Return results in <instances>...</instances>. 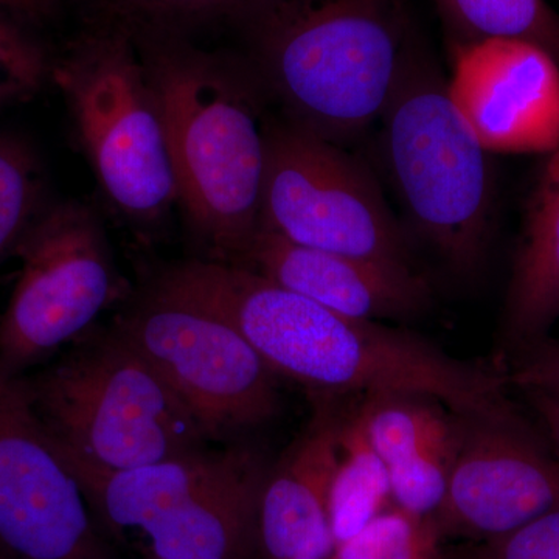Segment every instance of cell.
Returning <instances> with one entry per match:
<instances>
[{"label": "cell", "mask_w": 559, "mask_h": 559, "mask_svg": "<svg viewBox=\"0 0 559 559\" xmlns=\"http://www.w3.org/2000/svg\"><path fill=\"white\" fill-rule=\"evenodd\" d=\"M11 255L20 272L0 316V364L22 374L90 329L120 285L102 221L83 202L47 204Z\"/></svg>", "instance_id": "cell-9"}, {"label": "cell", "mask_w": 559, "mask_h": 559, "mask_svg": "<svg viewBox=\"0 0 559 559\" xmlns=\"http://www.w3.org/2000/svg\"><path fill=\"white\" fill-rule=\"evenodd\" d=\"M359 414L371 448L388 468L426 450L465 418L436 396L414 392L359 396Z\"/></svg>", "instance_id": "cell-19"}, {"label": "cell", "mask_w": 559, "mask_h": 559, "mask_svg": "<svg viewBox=\"0 0 559 559\" xmlns=\"http://www.w3.org/2000/svg\"><path fill=\"white\" fill-rule=\"evenodd\" d=\"M153 559H156V558H153Z\"/></svg>", "instance_id": "cell-31"}, {"label": "cell", "mask_w": 559, "mask_h": 559, "mask_svg": "<svg viewBox=\"0 0 559 559\" xmlns=\"http://www.w3.org/2000/svg\"><path fill=\"white\" fill-rule=\"evenodd\" d=\"M227 21L289 123L341 146L380 121L419 40L403 0H242Z\"/></svg>", "instance_id": "cell-2"}, {"label": "cell", "mask_w": 559, "mask_h": 559, "mask_svg": "<svg viewBox=\"0 0 559 559\" xmlns=\"http://www.w3.org/2000/svg\"><path fill=\"white\" fill-rule=\"evenodd\" d=\"M209 307L277 377L319 396L414 392L436 396L463 417L518 414L502 374L452 358L411 331L331 311L257 272L224 271Z\"/></svg>", "instance_id": "cell-1"}, {"label": "cell", "mask_w": 559, "mask_h": 559, "mask_svg": "<svg viewBox=\"0 0 559 559\" xmlns=\"http://www.w3.org/2000/svg\"><path fill=\"white\" fill-rule=\"evenodd\" d=\"M378 123L382 159L412 229L455 274H476L495 213L489 151L421 40L407 53Z\"/></svg>", "instance_id": "cell-4"}, {"label": "cell", "mask_w": 559, "mask_h": 559, "mask_svg": "<svg viewBox=\"0 0 559 559\" xmlns=\"http://www.w3.org/2000/svg\"><path fill=\"white\" fill-rule=\"evenodd\" d=\"M454 44L524 39L559 62V16L546 0H437Z\"/></svg>", "instance_id": "cell-20"}, {"label": "cell", "mask_w": 559, "mask_h": 559, "mask_svg": "<svg viewBox=\"0 0 559 559\" xmlns=\"http://www.w3.org/2000/svg\"><path fill=\"white\" fill-rule=\"evenodd\" d=\"M452 100L489 153L559 146V62L524 39L454 44Z\"/></svg>", "instance_id": "cell-12"}, {"label": "cell", "mask_w": 559, "mask_h": 559, "mask_svg": "<svg viewBox=\"0 0 559 559\" xmlns=\"http://www.w3.org/2000/svg\"><path fill=\"white\" fill-rule=\"evenodd\" d=\"M240 447L202 450L153 465L100 471L68 463L79 479L92 513L109 532H143L151 522L176 509L190 495L230 468Z\"/></svg>", "instance_id": "cell-17"}, {"label": "cell", "mask_w": 559, "mask_h": 559, "mask_svg": "<svg viewBox=\"0 0 559 559\" xmlns=\"http://www.w3.org/2000/svg\"><path fill=\"white\" fill-rule=\"evenodd\" d=\"M496 559H559V509L498 538Z\"/></svg>", "instance_id": "cell-27"}, {"label": "cell", "mask_w": 559, "mask_h": 559, "mask_svg": "<svg viewBox=\"0 0 559 559\" xmlns=\"http://www.w3.org/2000/svg\"><path fill=\"white\" fill-rule=\"evenodd\" d=\"M559 319V146L549 153L525 209L503 337L514 353L546 340Z\"/></svg>", "instance_id": "cell-16"}, {"label": "cell", "mask_w": 559, "mask_h": 559, "mask_svg": "<svg viewBox=\"0 0 559 559\" xmlns=\"http://www.w3.org/2000/svg\"><path fill=\"white\" fill-rule=\"evenodd\" d=\"M43 165L35 150L14 135L0 134V261L46 207Z\"/></svg>", "instance_id": "cell-21"}, {"label": "cell", "mask_w": 559, "mask_h": 559, "mask_svg": "<svg viewBox=\"0 0 559 559\" xmlns=\"http://www.w3.org/2000/svg\"><path fill=\"white\" fill-rule=\"evenodd\" d=\"M260 230L294 245L414 267L380 183L345 146L296 124H266Z\"/></svg>", "instance_id": "cell-7"}, {"label": "cell", "mask_w": 559, "mask_h": 559, "mask_svg": "<svg viewBox=\"0 0 559 559\" xmlns=\"http://www.w3.org/2000/svg\"><path fill=\"white\" fill-rule=\"evenodd\" d=\"M389 498L388 466L367 439L359 396H348L347 404L340 403L337 465L330 491V522L337 546L377 518Z\"/></svg>", "instance_id": "cell-18"}, {"label": "cell", "mask_w": 559, "mask_h": 559, "mask_svg": "<svg viewBox=\"0 0 559 559\" xmlns=\"http://www.w3.org/2000/svg\"><path fill=\"white\" fill-rule=\"evenodd\" d=\"M0 559H16V558L10 557L9 554H5V551L0 550Z\"/></svg>", "instance_id": "cell-30"}, {"label": "cell", "mask_w": 559, "mask_h": 559, "mask_svg": "<svg viewBox=\"0 0 559 559\" xmlns=\"http://www.w3.org/2000/svg\"><path fill=\"white\" fill-rule=\"evenodd\" d=\"M555 509H559V457L520 412L506 418H466L439 509L447 520L498 539Z\"/></svg>", "instance_id": "cell-11"}, {"label": "cell", "mask_w": 559, "mask_h": 559, "mask_svg": "<svg viewBox=\"0 0 559 559\" xmlns=\"http://www.w3.org/2000/svg\"><path fill=\"white\" fill-rule=\"evenodd\" d=\"M407 511L378 514L353 538L337 546L336 559H423L426 536Z\"/></svg>", "instance_id": "cell-25"}, {"label": "cell", "mask_w": 559, "mask_h": 559, "mask_svg": "<svg viewBox=\"0 0 559 559\" xmlns=\"http://www.w3.org/2000/svg\"><path fill=\"white\" fill-rule=\"evenodd\" d=\"M209 440L259 428L278 414L277 374L226 320L151 286L117 319Z\"/></svg>", "instance_id": "cell-8"}, {"label": "cell", "mask_w": 559, "mask_h": 559, "mask_svg": "<svg viewBox=\"0 0 559 559\" xmlns=\"http://www.w3.org/2000/svg\"><path fill=\"white\" fill-rule=\"evenodd\" d=\"M17 21L0 9V109L35 97L51 79L53 62Z\"/></svg>", "instance_id": "cell-24"}, {"label": "cell", "mask_w": 559, "mask_h": 559, "mask_svg": "<svg viewBox=\"0 0 559 559\" xmlns=\"http://www.w3.org/2000/svg\"><path fill=\"white\" fill-rule=\"evenodd\" d=\"M0 550L16 559H112L22 374L0 364Z\"/></svg>", "instance_id": "cell-10"}, {"label": "cell", "mask_w": 559, "mask_h": 559, "mask_svg": "<svg viewBox=\"0 0 559 559\" xmlns=\"http://www.w3.org/2000/svg\"><path fill=\"white\" fill-rule=\"evenodd\" d=\"M516 355L507 382L521 392H536L559 401V341L546 337Z\"/></svg>", "instance_id": "cell-26"}, {"label": "cell", "mask_w": 559, "mask_h": 559, "mask_svg": "<svg viewBox=\"0 0 559 559\" xmlns=\"http://www.w3.org/2000/svg\"><path fill=\"white\" fill-rule=\"evenodd\" d=\"M0 9L21 21L39 22L51 16L57 9V0H0Z\"/></svg>", "instance_id": "cell-29"}, {"label": "cell", "mask_w": 559, "mask_h": 559, "mask_svg": "<svg viewBox=\"0 0 559 559\" xmlns=\"http://www.w3.org/2000/svg\"><path fill=\"white\" fill-rule=\"evenodd\" d=\"M237 264L348 318L415 319L432 301L429 283L415 267L305 248L266 230Z\"/></svg>", "instance_id": "cell-13"}, {"label": "cell", "mask_w": 559, "mask_h": 559, "mask_svg": "<svg viewBox=\"0 0 559 559\" xmlns=\"http://www.w3.org/2000/svg\"><path fill=\"white\" fill-rule=\"evenodd\" d=\"M242 0H98L100 14L128 25L189 35L194 28L223 21Z\"/></svg>", "instance_id": "cell-23"}, {"label": "cell", "mask_w": 559, "mask_h": 559, "mask_svg": "<svg viewBox=\"0 0 559 559\" xmlns=\"http://www.w3.org/2000/svg\"><path fill=\"white\" fill-rule=\"evenodd\" d=\"M62 459L100 471L153 465L205 448L204 430L116 329L24 378Z\"/></svg>", "instance_id": "cell-5"}, {"label": "cell", "mask_w": 559, "mask_h": 559, "mask_svg": "<svg viewBox=\"0 0 559 559\" xmlns=\"http://www.w3.org/2000/svg\"><path fill=\"white\" fill-rule=\"evenodd\" d=\"M527 399L532 409L539 417L540 425L546 430L547 437L559 451V401L536 392H522Z\"/></svg>", "instance_id": "cell-28"}, {"label": "cell", "mask_w": 559, "mask_h": 559, "mask_svg": "<svg viewBox=\"0 0 559 559\" xmlns=\"http://www.w3.org/2000/svg\"><path fill=\"white\" fill-rule=\"evenodd\" d=\"M100 189L124 219L154 227L179 204L156 92L127 25L97 20L51 66Z\"/></svg>", "instance_id": "cell-6"}, {"label": "cell", "mask_w": 559, "mask_h": 559, "mask_svg": "<svg viewBox=\"0 0 559 559\" xmlns=\"http://www.w3.org/2000/svg\"><path fill=\"white\" fill-rule=\"evenodd\" d=\"M340 399L319 396L310 425L267 469L257 533L267 559H330L337 544L330 491L337 465Z\"/></svg>", "instance_id": "cell-14"}, {"label": "cell", "mask_w": 559, "mask_h": 559, "mask_svg": "<svg viewBox=\"0 0 559 559\" xmlns=\"http://www.w3.org/2000/svg\"><path fill=\"white\" fill-rule=\"evenodd\" d=\"M466 418L414 457L389 466L390 496L396 506L417 516L439 511L447 496L452 468L462 447Z\"/></svg>", "instance_id": "cell-22"}, {"label": "cell", "mask_w": 559, "mask_h": 559, "mask_svg": "<svg viewBox=\"0 0 559 559\" xmlns=\"http://www.w3.org/2000/svg\"><path fill=\"white\" fill-rule=\"evenodd\" d=\"M270 466L255 450L143 530L156 559H242L253 538Z\"/></svg>", "instance_id": "cell-15"}, {"label": "cell", "mask_w": 559, "mask_h": 559, "mask_svg": "<svg viewBox=\"0 0 559 559\" xmlns=\"http://www.w3.org/2000/svg\"><path fill=\"white\" fill-rule=\"evenodd\" d=\"M128 28L159 100L180 207L212 260L237 264L261 226L266 124L255 91L187 35Z\"/></svg>", "instance_id": "cell-3"}]
</instances>
